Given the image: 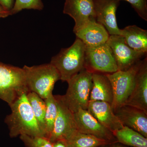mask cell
<instances>
[{"label": "cell", "instance_id": "cell-1", "mask_svg": "<svg viewBox=\"0 0 147 147\" xmlns=\"http://www.w3.org/2000/svg\"><path fill=\"white\" fill-rule=\"evenodd\" d=\"M27 93L20 96L9 106L11 113L5 117L4 122L8 126L11 138L21 135L44 137L27 97Z\"/></svg>", "mask_w": 147, "mask_h": 147}, {"label": "cell", "instance_id": "cell-2", "mask_svg": "<svg viewBox=\"0 0 147 147\" xmlns=\"http://www.w3.org/2000/svg\"><path fill=\"white\" fill-rule=\"evenodd\" d=\"M86 50L85 44L76 38L71 46L63 48L57 55L52 58L50 63L59 71L61 80L67 82L85 68Z\"/></svg>", "mask_w": 147, "mask_h": 147}, {"label": "cell", "instance_id": "cell-3", "mask_svg": "<svg viewBox=\"0 0 147 147\" xmlns=\"http://www.w3.org/2000/svg\"><path fill=\"white\" fill-rule=\"evenodd\" d=\"M29 92H34L43 99L51 94L55 83L61 80L59 71L51 63L23 67Z\"/></svg>", "mask_w": 147, "mask_h": 147}, {"label": "cell", "instance_id": "cell-4", "mask_svg": "<svg viewBox=\"0 0 147 147\" xmlns=\"http://www.w3.org/2000/svg\"><path fill=\"white\" fill-rule=\"evenodd\" d=\"M92 73L84 68L67 82L68 88L62 95L66 104L72 113L79 109L87 110L92 86Z\"/></svg>", "mask_w": 147, "mask_h": 147}, {"label": "cell", "instance_id": "cell-5", "mask_svg": "<svg viewBox=\"0 0 147 147\" xmlns=\"http://www.w3.org/2000/svg\"><path fill=\"white\" fill-rule=\"evenodd\" d=\"M28 92L23 68L0 61V99L10 106L20 96Z\"/></svg>", "mask_w": 147, "mask_h": 147}, {"label": "cell", "instance_id": "cell-6", "mask_svg": "<svg viewBox=\"0 0 147 147\" xmlns=\"http://www.w3.org/2000/svg\"><path fill=\"white\" fill-rule=\"evenodd\" d=\"M142 60L125 71L118 70L114 73L105 74L113 88V98L111 106L113 110L124 105L130 95Z\"/></svg>", "mask_w": 147, "mask_h": 147}, {"label": "cell", "instance_id": "cell-7", "mask_svg": "<svg viewBox=\"0 0 147 147\" xmlns=\"http://www.w3.org/2000/svg\"><path fill=\"white\" fill-rule=\"evenodd\" d=\"M84 67L92 73L111 74L118 70L113 51L106 43L86 47Z\"/></svg>", "mask_w": 147, "mask_h": 147}, {"label": "cell", "instance_id": "cell-8", "mask_svg": "<svg viewBox=\"0 0 147 147\" xmlns=\"http://www.w3.org/2000/svg\"><path fill=\"white\" fill-rule=\"evenodd\" d=\"M57 100L58 113L53 131L49 139L51 143L65 140L77 130L74 113L69 109L62 95H54Z\"/></svg>", "mask_w": 147, "mask_h": 147}, {"label": "cell", "instance_id": "cell-9", "mask_svg": "<svg viewBox=\"0 0 147 147\" xmlns=\"http://www.w3.org/2000/svg\"><path fill=\"white\" fill-rule=\"evenodd\" d=\"M106 43L113 51L118 70L128 69L147 56L146 54L139 53L130 48L121 35H110Z\"/></svg>", "mask_w": 147, "mask_h": 147}, {"label": "cell", "instance_id": "cell-10", "mask_svg": "<svg viewBox=\"0 0 147 147\" xmlns=\"http://www.w3.org/2000/svg\"><path fill=\"white\" fill-rule=\"evenodd\" d=\"M77 130L112 144L117 142L113 132L101 124L87 110L79 109L74 113Z\"/></svg>", "mask_w": 147, "mask_h": 147}, {"label": "cell", "instance_id": "cell-11", "mask_svg": "<svg viewBox=\"0 0 147 147\" xmlns=\"http://www.w3.org/2000/svg\"><path fill=\"white\" fill-rule=\"evenodd\" d=\"M120 0H93L96 20L102 25L110 35H121L118 26L116 12Z\"/></svg>", "mask_w": 147, "mask_h": 147}, {"label": "cell", "instance_id": "cell-12", "mask_svg": "<svg viewBox=\"0 0 147 147\" xmlns=\"http://www.w3.org/2000/svg\"><path fill=\"white\" fill-rule=\"evenodd\" d=\"M63 13L74 20V33L90 20L96 19L93 0H65Z\"/></svg>", "mask_w": 147, "mask_h": 147}, {"label": "cell", "instance_id": "cell-13", "mask_svg": "<svg viewBox=\"0 0 147 147\" xmlns=\"http://www.w3.org/2000/svg\"><path fill=\"white\" fill-rule=\"evenodd\" d=\"M123 126L138 131L147 138V113L141 109L127 105L113 110Z\"/></svg>", "mask_w": 147, "mask_h": 147}, {"label": "cell", "instance_id": "cell-14", "mask_svg": "<svg viewBox=\"0 0 147 147\" xmlns=\"http://www.w3.org/2000/svg\"><path fill=\"white\" fill-rule=\"evenodd\" d=\"M124 105L136 107L147 113V56L142 60L133 89Z\"/></svg>", "mask_w": 147, "mask_h": 147}, {"label": "cell", "instance_id": "cell-15", "mask_svg": "<svg viewBox=\"0 0 147 147\" xmlns=\"http://www.w3.org/2000/svg\"><path fill=\"white\" fill-rule=\"evenodd\" d=\"M87 110L112 132L124 126L114 113L111 104L99 100L90 101Z\"/></svg>", "mask_w": 147, "mask_h": 147}, {"label": "cell", "instance_id": "cell-16", "mask_svg": "<svg viewBox=\"0 0 147 147\" xmlns=\"http://www.w3.org/2000/svg\"><path fill=\"white\" fill-rule=\"evenodd\" d=\"M86 47H94L106 43L110 35L105 27L95 19L90 20L84 27L75 33Z\"/></svg>", "mask_w": 147, "mask_h": 147}, {"label": "cell", "instance_id": "cell-17", "mask_svg": "<svg viewBox=\"0 0 147 147\" xmlns=\"http://www.w3.org/2000/svg\"><path fill=\"white\" fill-rule=\"evenodd\" d=\"M92 86L90 101L99 100L112 105L113 101V88L110 80L105 74L93 73Z\"/></svg>", "mask_w": 147, "mask_h": 147}, {"label": "cell", "instance_id": "cell-18", "mask_svg": "<svg viewBox=\"0 0 147 147\" xmlns=\"http://www.w3.org/2000/svg\"><path fill=\"white\" fill-rule=\"evenodd\" d=\"M121 36L128 46L139 53H147V30L135 25L121 29Z\"/></svg>", "mask_w": 147, "mask_h": 147}, {"label": "cell", "instance_id": "cell-19", "mask_svg": "<svg viewBox=\"0 0 147 147\" xmlns=\"http://www.w3.org/2000/svg\"><path fill=\"white\" fill-rule=\"evenodd\" d=\"M113 133L117 142L123 144L131 147H147V138L127 127L124 126Z\"/></svg>", "mask_w": 147, "mask_h": 147}, {"label": "cell", "instance_id": "cell-20", "mask_svg": "<svg viewBox=\"0 0 147 147\" xmlns=\"http://www.w3.org/2000/svg\"><path fill=\"white\" fill-rule=\"evenodd\" d=\"M64 141L67 147H97L110 144L108 142L94 136L81 133L78 131Z\"/></svg>", "mask_w": 147, "mask_h": 147}, {"label": "cell", "instance_id": "cell-21", "mask_svg": "<svg viewBox=\"0 0 147 147\" xmlns=\"http://www.w3.org/2000/svg\"><path fill=\"white\" fill-rule=\"evenodd\" d=\"M27 97L40 128L45 137L46 105L45 100L34 92H28Z\"/></svg>", "mask_w": 147, "mask_h": 147}, {"label": "cell", "instance_id": "cell-22", "mask_svg": "<svg viewBox=\"0 0 147 147\" xmlns=\"http://www.w3.org/2000/svg\"><path fill=\"white\" fill-rule=\"evenodd\" d=\"M46 105L45 120V137L49 139L54 128L55 120L58 113L57 100L53 94L44 99Z\"/></svg>", "mask_w": 147, "mask_h": 147}, {"label": "cell", "instance_id": "cell-23", "mask_svg": "<svg viewBox=\"0 0 147 147\" xmlns=\"http://www.w3.org/2000/svg\"><path fill=\"white\" fill-rule=\"evenodd\" d=\"M44 8L42 0H15L10 15L16 14L24 9L41 10Z\"/></svg>", "mask_w": 147, "mask_h": 147}, {"label": "cell", "instance_id": "cell-24", "mask_svg": "<svg viewBox=\"0 0 147 147\" xmlns=\"http://www.w3.org/2000/svg\"><path fill=\"white\" fill-rule=\"evenodd\" d=\"M19 137L26 147H52V143L45 137L21 135Z\"/></svg>", "mask_w": 147, "mask_h": 147}, {"label": "cell", "instance_id": "cell-25", "mask_svg": "<svg viewBox=\"0 0 147 147\" xmlns=\"http://www.w3.org/2000/svg\"><path fill=\"white\" fill-rule=\"evenodd\" d=\"M121 1V0H120ZM130 4L138 15L145 21H147V0H123Z\"/></svg>", "mask_w": 147, "mask_h": 147}, {"label": "cell", "instance_id": "cell-26", "mask_svg": "<svg viewBox=\"0 0 147 147\" xmlns=\"http://www.w3.org/2000/svg\"><path fill=\"white\" fill-rule=\"evenodd\" d=\"M15 0H0V6L10 12L13 8Z\"/></svg>", "mask_w": 147, "mask_h": 147}, {"label": "cell", "instance_id": "cell-27", "mask_svg": "<svg viewBox=\"0 0 147 147\" xmlns=\"http://www.w3.org/2000/svg\"><path fill=\"white\" fill-rule=\"evenodd\" d=\"M52 147H67L63 140H59L52 143Z\"/></svg>", "mask_w": 147, "mask_h": 147}, {"label": "cell", "instance_id": "cell-28", "mask_svg": "<svg viewBox=\"0 0 147 147\" xmlns=\"http://www.w3.org/2000/svg\"><path fill=\"white\" fill-rule=\"evenodd\" d=\"M9 16H10V12L0 6V18H5Z\"/></svg>", "mask_w": 147, "mask_h": 147}, {"label": "cell", "instance_id": "cell-29", "mask_svg": "<svg viewBox=\"0 0 147 147\" xmlns=\"http://www.w3.org/2000/svg\"><path fill=\"white\" fill-rule=\"evenodd\" d=\"M109 147H131L125 146L118 142H114L109 144Z\"/></svg>", "mask_w": 147, "mask_h": 147}, {"label": "cell", "instance_id": "cell-30", "mask_svg": "<svg viewBox=\"0 0 147 147\" xmlns=\"http://www.w3.org/2000/svg\"><path fill=\"white\" fill-rule=\"evenodd\" d=\"M97 147H109V144L103 145V146H99Z\"/></svg>", "mask_w": 147, "mask_h": 147}]
</instances>
